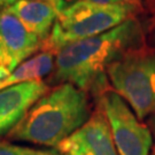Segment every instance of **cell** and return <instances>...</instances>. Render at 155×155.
<instances>
[{"label":"cell","instance_id":"obj_1","mask_svg":"<svg viewBox=\"0 0 155 155\" xmlns=\"http://www.w3.org/2000/svg\"><path fill=\"white\" fill-rule=\"evenodd\" d=\"M145 45L144 31L136 17L109 31L64 45L55 54L53 81L83 91L101 93L107 89L106 72L129 51Z\"/></svg>","mask_w":155,"mask_h":155},{"label":"cell","instance_id":"obj_2","mask_svg":"<svg viewBox=\"0 0 155 155\" xmlns=\"http://www.w3.org/2000/svg\"><path fill=\"white\" fill-rule=\"evenodd\" d=\"M87 93L69 83L45 93L9 132V138L58 147L91 117Z\"/></svg>","mask_w":155,"mask_h":155},{"label":"cell","instance_id":"obj_3","mask_svg":"<svg viewBox=\"0 0 155 155\" xmlns=\"http://www.w3.org/2000/svg\"><path fill=\"white\" fill-rule=\"evenodd\" d=\"M139 4L134 1L100 5L76 0L59 12L50 37L45 41L48 51L58 52L64 45L109 31L136 16Z\"/></svg>","mask_w":155,"mask_h":155},{"label":"cell","instance_id":"obj_4","mask_svg":"<svg viewBox=\"0 0 155 155\" xmlns=\"http://www.w3.org/2000/svg\"><path fill=\"white\" fill-rule=\"evenodd\" d=\"M113 90L144 120L155 115V46L129 51L107 69Z\"/></svg>","mask_w":155,"mask_h":155},{"label":"cell","instance_id":"obj_5","mask_svg":"<svg viewBox=\"0 0 155 155\" xmlns=\"http://www.w3.org/2000/svg\"><path fill=\"white\" fill-rule=\"evenodd\" d=\"M99 105L110 127L111 137L120 155H148L152 147L150 129L138 117L125 100L108 87L99 94Z\"/></svg>","mask_w":155,"mask_h":155},{"label":"cell","instance_id":"obj_6","mask_svg":"<svg viewBox=\"0 0 155 155\" xmlns=\"http://www.w3.org/2000/svg\"><path fill=\"white\" fill-rule=\"evenodd\" d=\"M56 148L62 155H120L111 137L108 121L100 107L83 127Z\"/></svg>","mask_w":155,"mask_h":155},{"label":"cell","instance_id":"obj_7","mask_svg":"<svg viewBox=\"0 0 155 155\" xmlns=\"http://www.w3.org/2000/svg\"><path fill=\"white\" fill-rule=\"evenodd\" d=\"M47 92L48 86L43 81L15 84L0 90V136L11 132Z\"/></svg>","mask_w":155,"mask_h":155},{"label":"cell","instance_id":"obj_8","mask_svg":"<svg viewBox=\"0 0 155 155\" xmlns=\"http://www.w3.org/2000/svg\"><path fill=\"white\" fill-rule=\"evenodd\" d=\"M0 37L9 61L11 71H14L32 55L43 43L37 35L31 32L6 8L0 11Z\"/></svg>","mask_w":155,"mask_h":155},{"label":"cell","instance_id":"obj_9","mask_svg":"<svg viewBox=\"0 0 155 155\" xmlns=\"http://www.w3.org/2000/svg\"><path fill=\"white\" fill-rule=\"evenodd\" d=\"M5 8L43 41L50 37L59 12L61 11L54 2L47 0H18Z\"/></svg>","mask_w":155,"mask_h":155},{"label":"cell","instance_id":"obj_10","mask_svg":"<svg viewBox=\"0 0 155 155\" xmlns=\"http://www.w3.org/2000/svg\"><path fill=\"white\" fill-rule=\"evenodd\" d=\"M54 52L46 51L22 62L11 75L0 82V90L6 89L15 84L27 83L32 81H41L54 70L55 58Z\"/></svg>","mask_w":155,"mask_h":155},{"label":"cell","instance_id":"obj_11","mask_svg":"<svg viewBox=\"0 0 155 155\" xmlns=\"http://www.w3.org/2000/svg\"><path fill=\"white\" fill-rule=\"evenodd\" d=\"M38 150L17 145L0 141V155H37Z\"/></svg>","mask_w":155,"mask_h":155},{"label":"cell","instance_id":"obj_12","mask_svg":"<svg viewBox=\"0 0 155 155\" xmlns=\"http://www.w3.org/2000/svg\"><path fill=\"white\" fill-rule=\"evenodd\" d=\"M11 69H9V61L8 58L6 55L5 48L1 41L0 37V82H2L5 78H7L11 75Z\"/></svg>","mask_w":155,"mask_h":155},{"label":"cell","instance_id":"obj_13","mask_svg":"<svg viewBox=\"0 0 155 155\" xmlns=\"http://www.w3.org/2000/svg\"><path fill=\"white\" fill-rule=\"evenodd\" d=\"M16 1H18V0H0V6H2V7H7V6L12 5V4L16 2ZM47 1L54 2V4H55L60 9H62V8H64V7H66L63 0H47Z\"/></svg>","mask_w":155,"mask_h":155},{"label":"cell","instance_id":"obj_14","mask_svg":"<svg viewBox=\"0 0 155 155\" xmlns=\"http://www.w3.org/2000/svg\"><path fill=\"white\" fill-rule=\"evenodd\" d=\"M84 1H90V2L100 4V5H116V4H124V2H130L134 0H84Z\"/></svg>","mask_w":155,"mask_h":155},{"label":"cell","instance_id":"obj_15","mask_svg":"<svg viewBox=\"0 0 155 155\" xmlns=\"http://www.w3.org/2000/svg\"><path fill=\"white\" fill-rule=\"evenodd\" d=\"M148 39H150V44L152 46H155V15L150 20L148 27Z\"/></svg>","mask_w":155,"mask_h":155},{"label":"cell","instance_id":"obj_16","mask_svg":"<svg viewBox=\"0 0 155 155\" xmlns=\"http://www.w3.org/2000/svg\"><path fill=\"white\" fill-rule=\"evenodd\" d=\"M37 155H62L59 150H38Z\"/></svg>","mask_w":155,"mask_h":155},{"label":"cell","instance_id":"obj_17","mask_svg":"<svg viewBox=\"0 0 155 155\" xmlns=\"http://www.w3.org/2000/svg\"><path fill=\"white\" fill-rule=\"evenodd\" d=\"M154 155H155V153H154Z\"/></svg>","mask_w":155,"mask_h":155}]
</instances>
